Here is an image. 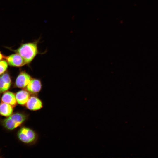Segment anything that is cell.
Segmentation results:
<instances>
[{
    "label": "cell",
    "mask_w": 158,
    "mask_h": 158,
    "mask_svg": "<svg viewBox=\"0 0 158 158\" xmlns=\"http://www.w3.org/2000/svg\"><path fill=\"white\" fill-rule=\"evenodd\" d=\"M8 66L7 63L5 61H0V75L5 72L7 69Z\"/></svg>",
    "instance_id": "7c38bea8"
},
{
    "label": "cell",
    "mask_w": 158,
    "mask_h": 158,
    "mask_svg": "<svg viewBox=\"0 0 158 158\" xmlns=\"http://www.w3.org/2000/svg\"><path fill=\"white\" fill-rule=\"evenodd\" d=\"M11 80L9 75L5 73L0 76V93L7 90L11 85Z\"/></svg>",
    "instance_id": "9c48e42d"
},
{
    "label": "cell",
    "mask_w": 158,
    "mask_h": 158,
    "mask_svg": "<svg viewBox=\"0 0 158 158\" xmlns=\"http://www.w3.org/2000/svg\"><path fill=\"white\" fill-rule=\"evenodd\" d=\"M42 86L41 82L39 80L32 78L26 88L27 90L30 93L36 94L40 92Z\"/></svg>",
    "instance_id": "52a82bcc"
},
{
    "label": "cell",
    "mask_w": 158,
    "mask_h": 158,
    "mask_svg": "<svg viewBox=\"0 0 158 158\" xmlns=\"http://www.w3.org/2000/svg\"><path fill=\"white\" fill-rule=\"evenodd\" d=\"M18 136L21 142L26 144L33 142L36 138L35 133L32 129L26 127L20 129L18 132Z\"/></svg>",
    "instance_id": "3957f363"
},
{
    "label": "cell",
    "mask_w": 158,
    "mask_h": 158,
    "mask_svg": "<svg viewBox=\"0 0 158 158\" xmlns=\"http://www.w3.org/2000/svg\"><path fill=\"white\" fill-rule=\"evenodd\" d=\"M32 78L28 73L24 71H22L19 73L16 79V86L19 88H25Z\"/></svg>",
    "instance_id": "277c9868"
},
{
    "label": "cell",
    "mask_w": 158,
    "mask_h": 158,
    "mask_svg": "<svg viewBox=\"0 0 158 158\" xmlns=\"http://www.w3.org/2000/svg\"><path fill=\"white\" fill-rule=\"evenodd\" d=\"M17 102L19 104L25 105L30 97V93L27 90H22L17 92L15 95Z\"/></svg>",
    "instance_id": "ba28073f"
},
{
    "label": "cell",
    "mask_w": 158,
    "mask_h": 158,
    "mask_svg": "<svg viewBox=\"0 0 158 158\" xmlns=\"http://www.w3.org/2000/svg\"><path fill=\"white\" fill-rule=\"evenodd\" d=\"M8 64L15 67H21L26 64L22 57L18 53L13 54L5 57Z\"/></svg>",
    "instance_id": "5b68a950"
},
{
    "label": "cell",
    "mask_w": 158,
    "mask_h": 158,
    "mask_svg": "<svg viewBox=\"0 0 158 158\" xmlns=\"http://www.w3.org/2000/svg\"><path fill=\"white\" fill-rule=\"evenodd\" d=\"M1 102L8 104L13 107H15L17 104L15 95L10 92H5L1 98Z\"/></svg>",
    "instance_id": "30bf717a"
},
{
    "label": "cell",
    "mask_w": 158,
    "mask_h": 158,
    "mask_svg": "<svg viewBox=\"0 0 158 158\" xmlns=\"http://www.w3.org/2000/svg\"><path fill=\"white\" fill-rule=\"evenodd\" d=\"M38 42L23 44L15 51L22 57L26 64L30 63L38 53Z\"/></svg>",
    "instance_id": "6da1fadb"
},
{
    "label": "cell",
    "mask_w": 158,
    "mask_h": 158,
    "mask_svg": "<svg viewBox=\"0 0 158 158\" xmlns=\"http://www.w3.org/2000/svg\"><path fill=\"white\" fill-rule=\"evenodd\" d=\"M13 107L7 103L1 102L0 104V114L3 116L8 117L12 114Z\"/></svg>",
    "instance_id": "8fae6325"
},
{
    "label": "cell",
    "mask_w": 158,
    "mask_h": 158,
    "mask_svg": "<svg viewBox=\"0 0 158 158\" xmlns=\"http://www.w3.org/2000/svg\"><path fill=\"white\" fill-rule=\"evenodd\" d=\"M3 57L4 56L0 52V61L2 59Z\"/></svg>",
    "instance_id": "4fadbf2b"
},
{
    "label": "cell",
    "mask_w": 158,
    "mask_h": 158,
    "mask_svg": "<svg viewBox=\"0 0 158 158\" xmlns=\"http://www.w3.org/2000/svg\"><path fill=\"white\" fill-rule=\"evenodd\" d=\"M26 118V116L25 114L16 113L4 119L3 123L4 126L6 128L12 130L22 124Z\"/></svg>",
    "instance_id": "7a4b0ae2"
},
{
    "label": "cell",
    "mask_w": 158,
    "mask_h": 158,
    "mask_svg": "<svg viewBox=\"0 0 158 158\" xmlns=\"http://www.w3.org/2000/svg\"><path fill=\"white\" fill-rule=\"evenodd\" d=\"M25 105L28 109L33 111L39 110L43 107L41 101L35 96H30Z\"/></svg>",
    "instance_id": "8992f818"
}]
</instances>
